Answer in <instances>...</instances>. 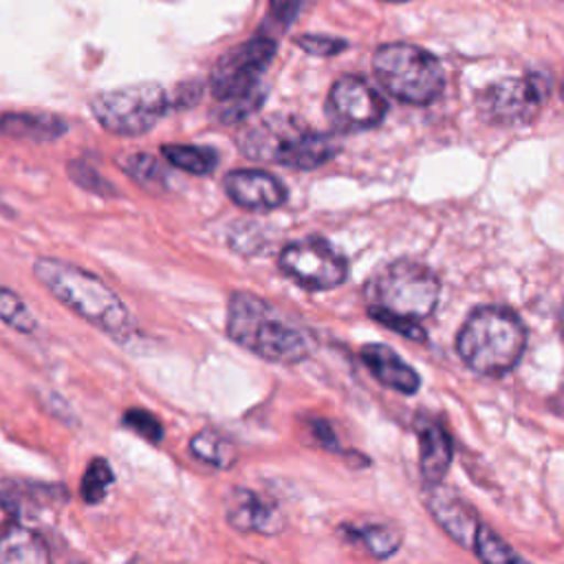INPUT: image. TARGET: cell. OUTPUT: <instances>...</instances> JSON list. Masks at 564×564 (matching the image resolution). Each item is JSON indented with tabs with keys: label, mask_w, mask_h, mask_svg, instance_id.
Segmentation results:
<instances>
[{
	"label": "cell",
	"mask_w": 564,
	"mask_h": 564,
	"mask_svg": "<svg viewBox=\"0 0 564 564\" xmlns=\"http://www.w3.org/2000/svg\"><path fill=\"white\" fill-rule=\"evenodd\" d=\"M110 482H112V469H110L108 460L93 458L88 463V467L82 476V485H79V494H82L84 502H88V505L101 502Z\"/></svg>",
	"instance_id": "23"
},
{
	"label": "cell",
	"mask_w": 564,
	"mask_h": 564,
	"mask_svg": "<svg viewBox=\"0 0 564 564\" xmlns=\"http://www.w3.org/2000/svg\"><path fill=\"white\" fill-rule=\"evenodd\" d=\"M227 196L253 212H269L286 200V189L282 181L262 170H234L225 176Z\"/></svg>",
	"instance_id": "13"
},
{
	"label": "cell",
	"mask_w": 564,
	"mask_h": 564,
	"mask_svg": "<svg viewBox=\"0 0 564 564\" xmlns=\"http://www.w3.org/2000/svg\"><path fill=\"white\" fill-rule=\"evenodd\" d=\"M0 564H51V553L33 529L7 522L0 527Z\"/></svg>",
	"instance_id": "17"
},
{
	"label": "cell",
	"mask_w": 564,
	"mask_h": 564,
	"mask_svg": "<svg viewBox=\"0 0 564 564\" xmlns=\"http://www.w3.org/2000/svg\"><path fill=\"white\" fill-rule=\"evenodd\" d=\"M33 273L62 304L104 333L119 337L132 328L123 300L95 273L57 258H37Z\"/></svg>",
	"instance_id": "2"
},
{
	"label": "cell",
	"mask_w": 564,
	"mask_h": 564,
	"mask_svg": "<svg viewBox=\"0 0 564 564\" xmlns=\"http://www.w3.org/2000/svg\"><path fill=\"white\" fill-rule=\"evenodd\" d=\"M68 174L77 185H82L88 192H95V194H112L115 192L108 181H104L90 165H86L82 161L68 163Z\"/></svg>",
	"instance_id": "27"
},
{
	"label": "cell",
	"mask_w": 564,
	"mask_h": 564,
	"mask_svg": "<svg viewBox=\"0 0 564 564\" xmlns=\"http://www.w3.org/2000/svg\"><path fill=\"white\" fill-rule=\"evenodd\" d=\"M372 68L390 95L414 106L434 101L445 86L441 62L425 48L408 42L379 46L372 57Z\"/></svg>",
	"instance_id": "6"
},
{
	"label": "cell",
	"mask_w": 564,
	"mask_h": 564,
	"mask_svg": "<svg viewBox=\"0 0 564 564\" xmlns=\"http://www.w3.org/2000/svg\"><path fill=\"white\" fill-rule=\"evenodd\" d=\"M170 101L165 90L154 82H141L106 90L90 104L95 119L104 130L121 137H137L154 128L165 115Z\"/></svg>",
	"instance_id": "7"
},
{
	"label": "cell",
	"mask_w": 564,
	"mask_h": 564,
	"mask_svg": "<svg viewBox=\"0 0 564 564\" xmlns=\"http://www.w3.org/2000/svg\"><path fill=\"white\" fill-rule=\"evenodd\" d=\"M560 326H562V333H564V308H562V315H560Z\"/></svg>",
	"instance_id": "31"
},
{
	"label": "cell",
	"mask_w": 564,
	"mask_h": 564,
	"mask_svg": "<svg viewBox=\"0 0 564 564\" xmlns=\"http://www.w3.org/2000/svg\"><path fill=\"white\" fill-rule=\"evenodd\" d=\"M390 2H403V0H390Z\"/></svg>",
	"instance_id": "33"
},
{
	"label": "cell",
	"mask_w": 564,
	"mask_h": 564,
	"mask_svg": "<svg viewBox=\"0 0 564 564\" xmlns=\"http://www.w3.org/2000/svg\"><path fill=\"white\" fill-rule=\"evenodd\" d=\"M123 423L150 443H159L163 438L161 421L148 410H128L123 416Z\"/></svg>",
	"instance_id": "25"
},
{
	"label": "cell",
	"mask_w": 564,
	"mask_h": 564,
	"mask_svg": "<svg viewBox=\"0 0 564 564\" xmlns=\"http://www.w3.org/2000/svg\"><path fill=\"white\" fill-rule=\"evenodd\" d=\"M0 319L20 333H31L37 328L35 315L29 311L22 297L9 289H0Z\"/></svg>",
	"instance_id": "24"
},
{
	"label": "cell",
	"mask_w": 564,
	"mask_h": 564,
	"mask_svg": "<svg viewBox=\"0 0 564 564\" xmlns=\"http://www.w3.org/2000/svg\"><path fill=\"white\" fill-rule=\"evenodd\" d=\"M527 328L522 319L502 306H480L469 313L456 337L460 359L478 375L509 372L522 357Z\"/></svg>",
	"instance_id": "4"
},
{
	"label": "cell",
	"mask_w": 564,
	"mask_h": 564,
	"mask_svg": "<svg viewBox=\"0 0 564 564\" xmlns=\"http://www.w3.org/2000/svg\"><path fill=\"white\" fill-rule=\"evenodd\" d=\"M163 156L178 170L189 174H209L216 167V154L200 145H165Z\"/></svg>",
	"instance_id": "21"
},
{
	"label": "cell",
	"mask_w": 564,
	"mask_h": 564,
	"mask_svg": "<svg viewBox=\"0 0 564 564\" xmlns=\"http://www.w3.org/2000/svg\"><path fill=\"white\" fill-rule=\"evenodd\" d=\"M0 132L31 141H55L66 132V123L53 115L9 112L0 117Z\"/></svg>",
	"instance_id": "18"
},
{
	"label": "cell",
	"mask_w": 564,
	"mask_h": 564,
	"mask_svg": "<svg viewBox=\"0 0 564 564\" xmlns=\"http://www.w3.org/2000/svg\"><path fill=\"white\" fill-rule=\"evenodd\" d=\"M280 269L308 291L335 289L346 280L348 264L326 240L302 238L286 245L280 253Z\"/></svg>",
	"instance_id": "8"
},
{
	"label": "cell",
	"mask_w": 564,
	"mask_h": 564,
	"mask_svg": "<svg viewBox=\"0 0 564 564\" xmlns=\"http://www.w3.org/2000/svg\"><path fill=\"white\" fill-rule=\"evenodd\" d=\"M361 361L372 372V377L390 390L414 394L421 386V379L414 368H410L390 346L386 344H366L359 350Z\"/></svg>",
	"instance_id": "15"
},
{
	"label": "cell",
	"mask_w": 564,
	"mask_h": 564,
	"mask_svg": "<svg viewBox=\"0 0 564 564\" xmlns=\"http://www.w3.org/2000/svg\"><path fill=\"white\" fill-rule=\"evenodd\" d=\"M544 84L535 75L505 77L489 84L478 99L480 117L489 123L516 126L529 123L542 104Z\"/></svg>",
	"instance_id": "10"
},
{
	"label": "cell",
	"mask_w": 564,
	"mask_h": 564,
	"mask_svg": "<svg viewBox=\"0 0 564 564\" xmlns=\"http://www.w3.org/2000/svg\"><path fill=\"white\" fill-rule=\"evenodd\" d=\"M273 53L275 42L264 35L251 37L249 42L236 46L216 62L209 77L212 93L223 101L260 88L258 79L262 70L269 66Z\"/></svg>",
	"instance_id": "9"
},
{
	"label": "cell",
	"mask_w": 564,
	"mask_h": 564,
	"mask_svg": "<svg viewBox=\"0 0 564 564\" xmlns=\"http://www.w3.org/2000/svg\"><path fill=\"white\" fill-rule=\"evenodd\" d=\"M425 507L436 520V524L463 549H471L476 533L480 529L476 509L460 498L456 491L438 485H427Z\"/></svg>",
	"instance_id": "12"
},
{
	"label": "cell",
	"mask_w": 564,
	"mask_h": 564,
	"mask_svg": "<svg viewBox=\"0 0 564 564\" xmlns=\"http://www.w3.org/2000/svg\"><path fill=\"white\" fill-rule=\"evenodd\" d=\"M375 557H390L401 546V531L390 522H372L352 531Z\"/></svg>",
	"instance_id": "22"
},
{
	"label": "cell",
	"mask_w": 564,
	"mask_h": 564,
	"mask_svg": "<svg viewBox=\"0 0 564 564\" xmlns=\"http://www.w3.org/2000/svg\"><path fill=\"white\" fill-rule=\"evenodd\" d=\"M189 452L198 460L218 469H229L238 460V449L234 441L216 430H200L198 434H194L189 441Z\"/></svg>",
	"instance_id": "19"
},
{
	"label": "cell",
	"mask_w": 564,
	"mask_h": 564,
	"mask_svg": "<svg viewBox=\"0 0 564 564\" xmlns=\"http://www.w3.org/2000/svg\"><path fill=\"white\" fill-rule=\"evenodd\" d=\"M377 311L372 315L388 328L403 333L405 337L425 339V333L416 326L419 319L432 315L438 304L441 282L432 269L416 260H397L388 264L375 286Z\"/></svg>",
	"instance_id": "3"
},
{
	"label": "cell",
	"mask_w": 564,
	"mask_h": 564,
	"mask_svg": "<svg viewBox=\"0 0 564 564\" xmlns=\"http://www.w3.org/2000/svg\"><path fill=\"white\" fill-rule=\"evenodd\" d=\"M328 110L333 119L346 130L375 128L386 115V101L359 77H341L333 84L328 95Z\"/></svg>",
	"instance_id": "11"
},
{
	"label": "cell",
	"mask_w": 564,
	"mask_h": 564,
	"mask_svg": "<svg viewBox=\"0 0 564 564\" xmlns=\"http://www.w3.org/2000/svg\"><path fill=\"white\" fill-rule=\"evenodd\" d=\"M452 463V438L443 423L430 421L419 432V467L427 485L443 482Z\"/></svg>",
	"instance_id": "16"
},
{
	"label": "cell",
	"mask_w": 564,
	"mask_h": 564,
	"mask_svg": "<svg viewBox=\"0 0 564 564\" xmlns=\"http://www.w3.org/2000/svg\"><path fill=\"white\" fill-rule=\"evenodd\" d=\"M123 167H126V172L134 178V181H139V183H143V185H150V183H156L161 176V167H159V163H156V159H152L150 154H132V156H128L126 159V163H121Z\"/></svg>",
	"instance_id": "26"
},
{
	"label": "cell",
	"mask_w": 564,
	"mask_h": 564,
	"mask_svg": "<svg viewBox=\"0 0 564 564\" xmlns=\"http://www.w3.org/2000/svg\"><path fill=\"white\" fill-rule=\"evenodd\" d=\"M238 148L249 159L313 170L335 154L330 137L315 132L293 117H269L249 126L238 137Z\"/></svg>",
	"instance_id": "5"
},
{
	"label": "cell",
	"mask_w": 564,
	"mask_h": 564,
	"mask_svg": "<svg viewBox=\"0 0 564 564\" xmlns=\"http://www.w3.org/2000/svg\"><path fill=\"white\" fill-rule=\"evenodd\" d=\"M313 430H315V434L322 438V445H324V447H335V445H337V443H335V436H333V432H330V427H328V423L317 421V423H313Z\"/></svg>",
	"instance_id": "30"
},
{
	"label": "cell",
	"mask_w": 564,
	"mask_h": 564,
	"mask_svg": "<svg viewBox=\"0 0 564 564\" xmlns=\"http://www.w3.org/2000/svg\"><path fill=\"white\" fill-rule=\"evenodd\" d=\"M297 4H300V0H271V11L278 20L289 22L295 15Z\"/></svg>",
	"instance_id": "29"
},
{
	"label": "cell",
	"mask_w": 564,
	"mask_h": 564,
	"mask_svg": "<svg viewBox=\"0 0 564 564\" xmlns=\"http://www.w3.org/2000/svg\"><path fill=\"white\" fill-rule=\"evenodd\" d=\"M227 335L253 355L275 364H297L313 355L317 346L311 328L247 291H236L229 297Z\"/></svg>",
	"instance_id": "1"
},
{
	"label": "cell",
	"mask_w": 564,
	"mask_h": 564,
	"mask_svg": "<svg viewBox=\"0 0 564 564\" xmlns=\"http://www.w3.org/2000/svg\"><path fill=\"white\" fill-rule=\"evenodd\" d=\"M297 46L311 55H335L346 46V42L330 37V35H308L306 33V35L297 37Z\"/></svg>",
	"instance_id": "28"
},
{
	"label": "cell",
	"mask_w": 564,
	"mask_h": 564,
	"mask_svg": "<svg viewBox=\"0 0 564 564\" xmlns=\"http://www.w3.org/2000/svg\"><path fill=\"white\" fill-rule=\"evenodd\" d=\"M560 93H562V99H564V75H562V88H560Z\"/></svg>",
	"instance_id": "32"
},
{
	"label": "cell",
	"mask_w": 564,
	"mask_h": 564,
	"mask_svg": "<svg viewBox=\"0 0 564 564\" xmlns=\"http://www.w3.org/2000/svg\"><path fill=\"white\" fill-rule=\"evenodd\" d=\"M480 564H529L518 551H513L498 533L480 524L474 546Z\"/></svg>",
	"instance_id": "20"
},
{
	"label": "cell",
	"mask_w": 564,
	"mask_h": 564,
	"mask_svg": "<svg viewBox=\"0 0 564 564\" xmlns=\"http://www.w3.org/2000/svg\"><path fill=\"white\" fill-rule=\"evenodd\" d=\"M227 520L238 531H256L262 535H275L284 529L280 507L251 489H234L229 494Z\"/></svg>",
	"instance_id": "14"
}]
</instances>
